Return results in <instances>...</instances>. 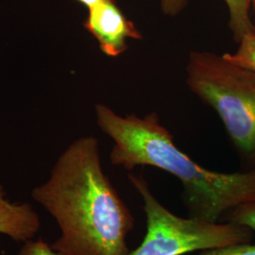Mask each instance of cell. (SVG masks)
<instances>
[{
  "instance_id": "cell-5",
  "label": "cell",
  "mask_w": 255,
  "mask_h": 255,
  "mask_svg": "<svg viewBox=\"0 0 255 255\" xmlns=\"http://www.w3.org/2000/svg\"><path fill=\"white\" fill-rule=\"evenodd\" d=\"M84 27L97 39L102 52L109 57H118L126 51L128 39L142 38L141 32L114 0H103L88 9Z\"/></svg>"
},
{
  "instance_id": "cell-8",
  "label": "cell",
  "mask_w": 255,
  "mask_h": 255,
  "mask_svg": "<svg viewBox=\"0 0 255 255\" xmlns=\"http://www.w3.org/2000/svg\"><path fill=\"white\" fill-rule=\"evenodd\" d=\"M238 44L236 53H225L222 56L231 64L255 73V33L242 37Z\"/></svg>"
},
{
  "instance_id": "cell-9",
  "label": "cell",
  "mask_w": 255,
  "mask_h": 255,
  "mask_svg": "<svg viewBox=\"0 0 255 255\" xmlns=\"http://www.w3.org/2000/svg\"><path fill=\"white\" fill-rule=\"evenodd\" d=\"M223 220L245 226L255 234V201L241 204L231 210L223 217Z\"/></svg>"
},
{
  "instance_id": "cell-12",
  "label": "cell",
  "mask_w": 255,
  "mask_h": 255,
  "mask_svg": "<svg viewBox=\"0 0 255 255\" xmlns=\"http://www.w3.org/2000/svg\"><path fill=\"white\" fill-rule=\"evenodd\" d=\"M78 2H80L82 5H84L87 9H90L92 7L98 5L99 3L102 2L103 0H77Z\"/></svg>"
},
{
  "instance_id": "cell-13",
  "label": "cell",
  "mask_w": 255,
  "mask_h": 255,
  "mask_svg": "<svg viewBox=\"0 0 255 255\" xmlns=\"http://www.w3.org/2000/svg\"><path fill=\"white\" fill-rule=\"evenodd\" d=\"M251 1H254V2H255V0H251Z\"/></svg>"
},
{
  "instance_id": "cell-10",
  "label": "cell",
  "mask_w": 255,
  "mask_h": 255,
  "mask_svg": "<svg viewBox=\"0 0 255 255\" xmlns=\"http://www.w3.org/2000/svg\"><path fill=\"white\" fill-rule=\"evenodd\" d=\"M198 255H255V244L239 243L202 251Z\"/></svg>"
},
{
  "instance_id": "cell-7",
  "label": "cell",
  "mask_w": 255,
  "mask_h": 255,
  "mask_svg": "<svg viewBox=\"0 0 255 255\" xmlns=\"http://www.w3.org/2000/svg\"><path fill=\"white\" fill-rule=\"evenodd\" d=\"M189 0H160V6L164 14L175 16L181 13ZM229 10V27L237 43L242 37L255 33V24L250 14L251 0H224Z\"/></svg>"
},
{
  "instance_id": "cell-2",
  "label": "cell",
  "mask_w": 255,
  "mask_h": 255,
  "mask_svg": "<svg viewBox=\"0 0 255 255\" xmlns=\"http://www.w3.org/2000/svg\"><path fill=\"white\" fill-rule=\"evenodd\" d=\"M97 117L102 131L114 141L112 164L127 170L148 165L173 175L182 183L191 218L218 222L231 210L255 201V167L234 173L201 167L174 144L172 134L154 113L120 117L98 105Z\"/></svg>"
},
{
  "instance_id": "cell-11",
  "label": "cell",
  "mask_w": 255,
  "mask_h": 255,
  "mask_svg": "<svg viewBox=\"0 0 255 255\" xmlns=\"http://www.w3.org/2000/svg\"><path fill=\"white\" fill-rule=\"evenodd\" d=\"M18 255H62L42 239H32L23 243Z\"/></svg>"
},
{
  "instance_id": "cell-4",
  "label": "cell",
  "mask_w": 255,
  "mask_h": 255,
  "mask_svg": "<svg viewBox=\"0 0 255 255\" xmlns=\"http://www.w3.org/2000/svg\"><path fill=\"white\" fill-rule=\"evenodd\" d=\"M128 179L142 198L146 220L143 241L128 255H185L218 247L251 243L254 237L250 229L236 223L179 217L156 199L144 178L129 174Z\"/></svg>"
},
{
  "instance_id": "cell-1",
  "label": "cell",
  "mask_w": 255,
  "mask_h": 255,
  "mask_svg": "<svg viewBox=\"0 0 255 255\" xmlns=\"http://www.w3.org/2000/svg\"><path fill=\"white\" fill-rule=\"evenodd\" d=\"M33 201L54 218L61 236L51 245L62 255H128L134 226L130 210L104 173L99 141L80 138L61 155Z\"/></svg>"
},
{
  "instance_id": "cell-6",
  "label": "cell",
  "mask_w": 255,
  "mask_h": 255,
  "mask_svg": "<svg viewBox=\"0 0 255 255\" xmlns=\"http://www.w3.org/2000/svg\"><path fill=\"white\" fill-rule=\"evenodd\" d=\"M40 228V217L32 205L9 201L0 186V235L25 243L34 239Z\"/></svg>"
},
{
  "instance_id": "cell-3",
  "label": "cell",
  "mask_w": 255,
  "mask_h": 255,
  "mask_svg": "<svg viewBox=\"0 0 255 255\" xmlns=\"http://www.w3.org/2000/svg\"><path fill=\"white\" fill-rule=\"evenodd\" d=\"M186 82L221 119L231 141L251 168L255 167V73L221 55L193 51Z\"/></svg>"
}]
</instances>
